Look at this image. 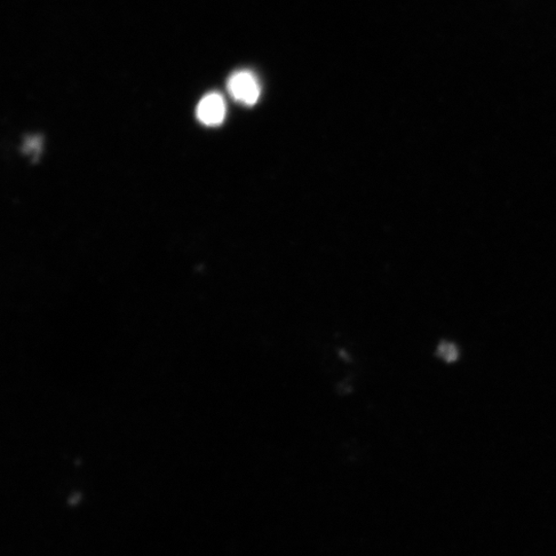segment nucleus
Masks as SVG:
<instances>
[{
    "instance_id": "1",
    "label": "nucleus",
    "mask_w": 556,
    "mask_h": 556,
    "mask_svg": "<svg viewBox=\"0 0 556 556\" xmlns=\"http://www.w3.org/2000/svg\"><path fill=\"white\" fill-rule=\"evenodd\" d=\"M228 91L238 102L253 106L258 101L261 88L258 79L250 71H238L229 78Z\"/></svg>"
},
{
    "instance_id": "2",
    "label": "nucleus",
    "mask_w": 556,
    "mask_h": 556,
    "mask_svg": "<svg viewBox=\"0 0 556 556\" xmlns=\"http://www.w3.org/2000/svg\"><path fill=\"white\" fill-rule=\"evenodd\" d=\"M198 120L206 126H218L224 121L226 116L225 100L218 93L206 95L196 110Z\"/></svg>"
},
{
    "instance_id": "3",
    "label": "nucleus",
    "mask_w": 556,
    "mask_h": 556,
    "mask_svg": "<svg viewBox=\"0 0 556 556\" xmlns=\"http://www.w3.org/2000/svg\"><path fill=\"white\" fill-rule=\"evenodd\" d=\"M437 355L447 363H454L458 359L459 352L456 345L450 343H442L438 346Z\"/></svg>"
}]
</instances>
